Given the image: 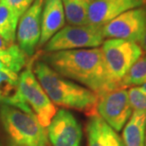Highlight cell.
<instances>
[{
	"label": "cell",
	"mask_w": 146,
	"mask_h": 146,
	"mask_svg": "<svg viewBox=\"0 0 146 146\" xmlns=\"http://www.w3.org/2000/svg\"><path fill=\"white\" fill-rule=\"evenodd\" d=\"M42 61L58 74L78 82L97 95L119 89L110 80L101 48L46 52Z\"/></svg>",
	"instance_id": "6da1fadb"
},
{
	"label": "cell",
	"mask_w": 146,
	"mask_h": 146,
	"mask_svg": "<svg viewBox=\"0 0 146 146\" xmlns=\"http://www.w3.org/2000/svg\"><path fill=\"white\" fill-rule=\"evenodd\" d=\"M33 70L54 106L78 110L89 117L97 114L96 93L58 74L42 60L36 61Z\"/></svg>",
	"instance_id": "7a4b0ae2"
},
{
	"label": "cell",
	"mask_w": 146,
	"mask_h": 146,
	"mask_svg": "<svg viewBox=\"0 0 146 146\" xmlns=\"http://www.w3.org/2000/svg\"><path fill=\"white\" fill-rule=\"evenodd\" d=\"M0 123L8 146H48L46 128L33 114L1 104Z\"/></svg>",
	"instance_id": "3957f363"
},
{
	"label": "cell",
	"mask_w": 146,
	"mask_h": 146,
	"mask_svg": "<svg viewBox=\"0 0 146 146\" xmlns=\"http://www.w3.org/2000/svg\"><path fill=\"white\" fill-rule=\"evenodd\" d=\"M101 49L110 80L118 88H126L122 80L143 54L141 46L132 41L107 39L102 44Z\"/></svg>",
	"instance_id": "277c9868"
},
{
	"label": "cell",
	"mask_w": 146,
	"mask_h": 146,
	"mask_svg": "<svg viewBox=\"0 0 146 146\" xmlns=\"http://www.w3.org/2000/svg\"><path fill=\"white\" fill-rule=\"evenodd\" d=\"M104 41L103 27L94 25L66 26L45 45L46 52L99 48Z\"/></svg>",
	"instance_id": "5b68a950"
},
{
	"label": "cell",
	"mask_w": 146,
	"mask_h": 146,
	"mask_svg": "<svg viewBox=\"0 0 146 146\" xmlns=\"http://www.w3.org/2000/svg\"><path fill=\"white\" fill-rule=\"evenodd\" d=\"M18 86L20 94L38 121L43 127L46 128L57 112L56 106L41 86L31 66H28L20 74Z\"/></svg>",
	"instance_id": "8992f818"
},
{
	"label": "cell",
	"mask_w": 146,
	"mask_h": 146,
	"mask_svg": "<svg viewBox=\"0 0 146 146\" xmlns=\"http://www.w3.org/2000/svg\"><path fill=\"white\" fill-rule=\"evenodd\" d=\"M132 112L126 88L110 90L98 95L96 113L116 132L124 127Z\"/></svg>",
	"instance_id": "52a82bcc"
},
{
	"label": "cell",
	"mask_w": 146,
	"mask_h": 146,
	"mask_svg": "<svg viewBox=\"0 0 146 146\" xmlns=\"http://www.w3.org/2000/svg\"><path fill=\"white\" fill-rule=\"evenodd\" d=\"M146 27V11L143 8L129 10L103 26L104 38L121 39L138 43Z\"/></svg>",
	"instance_id": "ba28073f"
},
{
	"label": "cell",
	"mask_w": 146,
	"mask_h": 146,
	"mask_svg": "<svg viewBox=\"0 0 146 146\" xmlns=\"http://www.w3.org/2000/svg\"><path fill=\"white\" fill-rule=\"evenodd\" d=\"M45 0H34L19 18L16 31L17 45L28 57L33 56L39 46L41 38V17Z\"/></svg>",
	"instance_id": "9c48e42d"
},
{
	"label": "cell",
	"mask_w": 146,
	"mask_h": 146,
	"mask_svg": "<svg viewBox=\"0 0 146 146\" xmlns=\"http://www.w3.org/2000/svg\"><path fill=\"white\" fill-rule=\"evenodd\" d=\"M46 136L52 146H81L83 131L72 113L60 109L46 127Z\"/></svg>",
	"instance_id": "30bf717a"
},
{
	"label": "cell",
	"mask_w": 146,
	"mask_h": 146,
	"mask_svg": "<svg viewBox=\"0 0 146 146\" xmlns=\"http://www.w3.org/2000/svg\"><path fill=\"white\" fill-rule=\"evenodd\" d=\"M141 8L138 0H93L88 9V25L103 27L132 9Z\"/></svg>",
	"instance_id": "8fae6325"
},
{
	"label": "cell",
	"mask_w": 146,
	"mask_h": 146,
	"mask_svg": "<svg viewBox=\"0 0 146 146\" xmlns=\"http://www.w3.org/2000/svg\"><path fill=\"white\" fill-rule=\"evenodd\" d=\"M66 23L62 0H45L41 17V38L39 46H45Z\"/></svg>",
	"instance_id": "7c38bea8"
},
{
	"label": "cell",
	"mask_w": 146,
	"mask_h": 146,
	"mask_svg": "<svg viewBox=\"0 0 146 146\" xmlns=\"http://www.w3.org/2000/svg\"><path fill=\"white\" fill-rule=\"evenodd\" d=\"M87 146H124L122 139L99 115H92L86 124Z\"/></svg>",
	"instance_id": "4fadbf2b"
},
{
	"label": "cell",
	"mask_w": 146,
	"mask_h": 146,
	"mask_svg": "<svg viewBox=\"0 0 146 146\" xmlns=\"http://www.w3.org/2000/svg\"><path fill=\"white\" fill-rule=\"evenodd\" d=\"M19 76L9 69L0 68V104L33 114L19 91ZM34 115V114H33Z\"/></svg>",
	"instance_id": "5bb4252c"
},
{
	"label": "cell",
	"mask_w": 146,
	"mask_h": 146,
	"mask_svg": "<svg viewBox=\"0 0 146 146\" xmlns=\"http://www.w3.org/2000/svg\"><path fill=\"white\" fill-rule=\"evenodd\" d=\"M146 113L133 111L122 130L124 146H145Z\"/></svg>",
	"instance_id": "9a60e30c"
},
{
	"label": "cell",
	"mask_w": 146,
	"mask_h": 146,
	"mask_svg": "<svg viewBox=\"0 0 146 146\" xmlns=\"http://www.w3.org/2000/svg\"><path fill=\"white\" fill-rule=\"evenodd\" d=\"M66 20L71 26L88 25L87 14L93 0H62Z\"/></svg>",
	"instance_id": "2e32d148"
},
{
	"label": "cell",
	"mask_w": 146,
	"mask_h": 146,
	"mask_svg": "<svg viewBox=\"0 0 146 146\" xmlns=\"http://www.w3.org/2000/svg\"><path fill=\"white\" fill-rule=\"evenodd\" d=\"M27 63L28 56L15 43L7 49L0 50V68L18 73L25 68Z\"/></svg>",
	"instance_id": "e0dca14e"
},
{
	"label": "cell",
	"mask_w": 146,
	"mask_h": 146,
	"mask_svg": "<svg viewBox=\"0 0 146 146\" xmlns=\"http://www.w3.org/2000/svg\"><path fill=\"white\" fill-rule=\"evenodd\" d=\"M19 19L10 8L0 0V35L10 44H14Z\"/></svg>",
	"instance_id": "ac0fdd59"
},
{
	"label": "cell",
	"mask_w": 146,
	"mask_h": 146,
	"mask_svg": "<svg viewBox=\"0 0 146 146\" xmlns=\"http://www.w3.org/2000/svg\"><path fill=\"white\" fill-rule=\"evenodd\" d=\"M125 87L130 86H141L146 84V54H142L132 66L122 80Z\"/></svg>",
	"instance_id": "d6986e66"
},
{
	"label": "cell",
	"mask_w": 146,
	"mask_h": 146,
	"mask_svg": "<svg viewBox=\"0 0 146 146\" xmlns=\"http://www.w3.org/2000/svg\"><path fill=\"white\" fill-rule=\"evenodd\" d=\"M128 98L133 111L146 113V91L141 86H133L128 90Z\"/></svg>",
	"instance_id": "ffe728a7"
},
{
	"label": "cell",
	"mask_w": 146,
	"mask_h": 146,
	"mask_svg": "<svg viewBox=\"0 0 146 146\" xmlns=\"http://www.w3.org/2000/svg\"><path fill=\"white\" fill-rule=\"evenodd\" d=\"M2 1L19 19L23 15V13L31 7L34 0H2Z\"/></svg>",
	"instance_id": "44dd1931"
},
{
	"label": "cell",
	"mask_w": 146,
	"mask_h": 146,
	"mask_svg": "<svg viewBox=\"0 0 146 146\" xmlns=\"http://www.w3.org/2000/svg\"><path fill=\"white\" fill-rule=\"evenodd\" d=\"M13 45V44H10L6 41L4 38H3L1 35H0V50H4V49H7L8 48Z\"/></svg>",
	"instance_id": "7402d4cb"
},
{
	"label": "cell",
	"mask_w": 146,
	"mask_h": 146,
	"mask_svg": "<svg viewBox=\"0 0 146 146\" xmlns=\"http://www.w3.org/2000/svg\"><path fill=\"white\" fill-rule=\"evenodd\" d=\"M139 45L141 46V48L142 49V51L145 52L146 54V27H145V30H144V33H143V35H142L141 41L139 42Z\"/></svg>",
	"instance_id": "603a6c76"
},
{
	"label": "cell",
	"mask_w": 146,
	"mask_h": 146,
	"mask_svg": "<svg viewBox=\"0 0 146 146\" xmlns=\"http://www.w3.org/2000/svg\"><path fill=\"white\" fill-rule=\"evenodd\" d=\"M138 1L141 3V8H143L146 11V0H138Z\"/></svg>",
	"instance_id": "cb8c5ba5"
},
{
	"label": "cell",
	"mask_w": 146,
	"mask_h": 146,
	"mask_svg": "<svg viewBox=\"0 0 146 146\" xmlns=\"http://www.w3.org/2000/svg\"><path fill=\"white\" fill-rule=\"evenodd\" d=\"M141 87L144 90V91H146V84H142V86H141Z\"/></svg>",
	"instance_id": "d4e9b609"
},
{
	"label": "cell",
	"mask_w": 146,
	"mask_h": 146,
	"mask_svg": "<svg viewBox=\"0 0 146 146\" xmlns=\"http://www.w3.org/2000/svg\"><path fill=\"white\" fill-rule=\"evenodd\" d=\"M145 146H146V133H145Z\"/></svg>",
	"instance_id": "484cf974"
},
{
	"label": "cell",
	"mask_w": 146,
	"mask_h": 146,
	"mask_svg": "<svg viewBox=\"0 0 146 146\" xmlns=\"http://www.w3.org/2000/svg\"><path fill=\"white\" fill-rule=\"evenodd\" d=\"M0 146H2V143H1V142H0Z\"/></svg>",
	"instance_id": "4316f807"
}]
</instances>
